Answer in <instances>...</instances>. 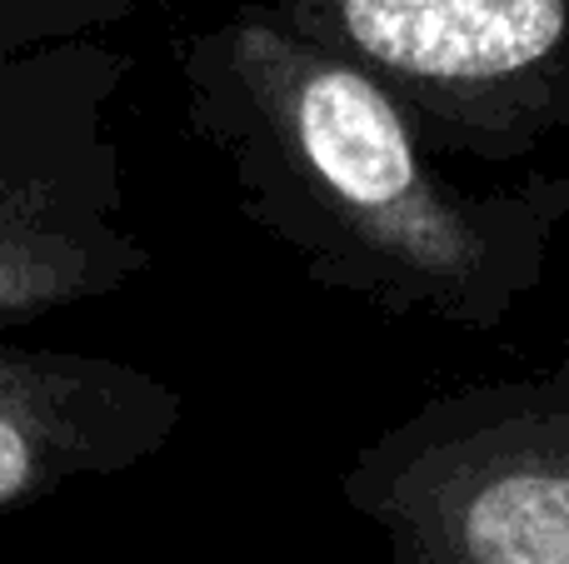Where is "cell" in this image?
Returning a JSON list of instances; mask_svg holds the SVG:
<instances>
[{
    "label": "cell",
    "mask_w": 569,
    "mask_h": 564,
    "mask_svg": "<svg viewBox=\"0 0 569 564\" xmlns=\"http://www.w3.org/2000/svg\"><path fill=\"white\" fill-rule=\"evenodd\" d=\"M180 420L186 395L130 360L0 340V520L146 465Z\"/></svg>",
    "instance_id": "5"
},
{
    "label": "cell",
    "mask_w": 569,
    "mask_h": 564,
    "mask_svg": "<svg viewBox=\"0 0 569 564\" xmlns=\"http://www.w3.org/2000/svg\"><path fill=\"white\" fill-rule=\"evenodd\" d=\"M340 495L385 564H569V365L430 395L360 445Z\"/></svg>",
    "instance_id": "3"
},
{
    "label": "cell",
    "mask_w": 569,
    "mask_h": 564,
    "mask_svg": "<svg viewBox=\"0 0 569 564\" xmlns=\"http://www.w3.org/2000/svg\"><path fill=\"white\" fill-rule=\"evenodd\" d=\"M390 90L435 155L510 165L569 130V0H270Z\"/></svg>",
    "instance_id": "4"
},
{
    "label": "cell",
    "mask_w": 569,
    "mask_h": 564,
    "mask_svg": "<svg viewBox=\"0 0 569 564\" xmlns=\"http://www.w3.org/2000/svg\"><path fill=\"white\" fill-rule=\"evenodd\" d=\"M186 120L315 285L390 320L500 330L550 275L569 175L465 185L390 90L246 6L180 50Z\"/></svg>",
    "instance_id": "1"
},
{
    "label": "cell",
    "mask_w": 569,
    "mask_h": 564,
    "mask_svg": "<svg viewBox=\"0 0 569 564\" xmlns=\"http://www.w3.org/2000/svg\"><path fill=\"white\" fill-rule=\"evenodd\" d=\"M96 0H0V325L130 290L156 250L130 220L110 105L130 60Z\"/></svg>",
    "instance_id": "2"
}]
</instances>
